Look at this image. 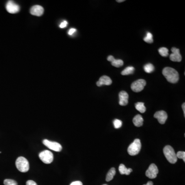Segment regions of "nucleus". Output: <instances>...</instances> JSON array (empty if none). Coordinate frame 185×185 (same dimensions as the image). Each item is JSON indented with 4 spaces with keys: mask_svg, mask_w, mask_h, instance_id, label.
Instances as JSON below:
<instances>
[{
    "mask_svg": "<svg viewBox=\"0 0 185 185\" xmlns=\"http://www.w3.org/2000/svg\"><path fill=\"white\" fill-rule=\"evenodd\" d=\"M163 75L165 76L168 81L171 83L178 82L179 80V74L177 70L170 67H166L162 72Z\"/></svg>",
    "mask_w": 185,
    "mask_h": 185,
    "instance_id": "nucleus-1",
    "label": "nucleus"
},
{
    "mask_svg": "<svg viewBox=\"0 0 185 185\" xmlns=\"http://www.w3.org/2000/svg\"><path fill=\"white\" fill-rule=\"evenodd\" d=\"M163 152L166 159L169 163L172 164L176 163L178 161V158L176 157L175 151L172 147L170 146H165V148H164Z\"/></svg>",
    "mask_w": 185,
    "mask_h": 185,
    "instance_id": "nucleus-2",
    "label": "nucleus"
},
{
    "mask_svg": "<svg viewBox=\"0 0 185 185\" xmlns=\"http://www.w3.org/2000/svg\"><path fill=\"white\" fill-rule=\"evenodd\" d=\"M16 166L19 171L21 172H27L30 169V164L27 159L25 157H19L16 161Z\"/></svg>",
    "mask_w": 185,
    "mask_h": 185,
    "instance_id": "nucleus-3",
    "label": "nucleus"
},
{
    "mask_svg": "<svg viewBox=\"0 0 185 185\" xmlns=\"http://www.w3.org/2000/svg\"><path fill=\"white\" fill-rule=\"evenodd\" d=\"M141 148V141L139 139H136L133 143H132L128 147V152L130 155L135 156L139 153Z\"/></svg>",
    "mask_w": 185,
    "mask_h": 185,
    "instance_id": "nucleus-4",
    "label": "nucleus"
},
{
    "mask_svg": "<svg viewBox=\"0 0 185 185\" xmlns=\"http://www.w3.org/2000/svg\"><path fill=\"white\" fill-rule=\"evenodd\" d=\"M39 158L41 161L46 164H50L54 160V155L52 152L48 150H44L39 154Z\"/></svg>",
    "mask_w": 185,
    "mask_h": 185,
    "instance_id": "nucleus-5",
    "label": "nucleus"
},
{
    "mask_svg": "<svg viewBox=\"0 0 185 185\" xmlns=\"http://www.w3.org/2000/svg\"><path fill=\"white\" fill-rule=\"evenodd\" d=\"M146 85V82L144 79H138L132 83V90L134 92H138L143 91Z\"/></svg>",
    "mask_w": 185,
    "mask_h": 185,
    "instance_id": "nucleus-6",
    "label": "nucleus"
},
{
    "mask_svg": "<svg viewBox=\"0 0 185 185\" xmlns=\"http://www.w3.org/2000/svg\"><path fill=\"white\" fill-rule=\"evenodd\" d=\"M43 144L50 150L56 152H60L62 149L61 144L59 143L48 141L47 139H44L43 141Z\"/></svg>",
    "mask_w": 185,
    "mask_h": 185,
    "instance_id": "nucleus-7",
    "label": "nucleus"
},
{
    "mask_svg": "<svg viewBox=\"0 0 185 185\" xmlns=\"http://www.w3.org/2000/svg\"><path fill=\"white\" fill-rule=\"evenodd\" d=\"M158 173V169L156 165L154 164H152L146 172V175L150 179H154L157 177V174Z\"/></svg>",
    "mask_w": 185,
    "mask_h": 185,
    "instance_id": "nucleus-8",
    "label": "nucleus"
},
{
    "mask_svg": "<svg viewBox=\"0 0 185 185\" xmlns=\"http://www.w3.org/2000/svg\"><path fill=\"white\" fill-rule=\"evenodd\" d=\"M7 11L10 13L14 14L18 13L20 11V7L18 4L15 3L13 1H9L6 5Z\"/></svg>",
    "mask_w": 185,
    "mask_h": 185,
    "instance_id": "nucleus-9",
    "label": "nucleus"
},
{
    "mask_svg": "<svg viewBox=\"0 0 185 185\" xmlns=\"http://www.w3.org/2000/svg\"><path fill=\"white\" fill-rule=\"evenodd\" d=\"M172 54L170 55V59L173 62H181L182 59L181 55L180 54V50L175 47L171 48Z\"/></svg>",
    "mask_w": 185,
    "mask_h": 185,
    "instance_id": "nucleus-10",
    "label": "nucleus"
},
{
    "mask_svg": "<svg viewBox=\"0 0 185 185\" xmlns=\"http://www.w3.org/2000/svg\"><path fill=\"white\" fill-rule=\"evenodd\" d=\"M154 118L157 119L159 124H165L166 121L168 118V115L166 112L164 111H158L154 115Z\"/></svg>",
    "mask_w": 185,
    "mask_h": 185,
    "instance_id": "nucleus-11",
    "label": "nucleus"
},
{
    "mask_svg": "<svg viewBox=\"0 0 185 185\" xmlns=\"http://www.w3.org/2000/svg\"><path fill=\"white\" fill-rule=\"evenodd\" d=\"M119 104L120 106H126L128 104L129 95L126 92L121 91L119 94Z\"/></svg>",
    "mask_w": 185,
    "mask_h": 185,
    "instance_id": "nucleus-12",
    "label": "nucleus"
},
{
    "mask_svg": "<svg viewBox=\"0 0 185 185\" xmlns=\"http://www.w3.org/2000/svg\"><path fill=\"white\" fill-rule=\"evenodd\" d=\"M30 13L32 15L39 17L44 13V8L41 6H33L30 10Z\"/></svg>",
    "mask_w": 185,
    "mask_h": 185,
    "instance_id": "nucleus-13",
    "label": "nucleus"
},
{
    "mask_svg": "<svg viewBox=\"0 0 185 185\" xmlns=\"http://www.w3.org/2000/svg\"><path fill=\"white\" fill-rule=\"evenodd\" d=\"M112 83V81L109 77L107 76H103L99 78L96 84L98 87H101L102 85H110Z\"/></svg>",
    "mask_w": 185,
    "mask_h": 185,
    "instance_id": "nucleus-14",
    "label": "nucleus"
},
{
    "mask_svg": "<svg viewBox=\"0 0 185 185\" xmlns=\"http://www.w3.org/2000/svg\"><path fill=\"white\" fill-rule=\"evenodd\" d=\"M107 61L111 62V64L113 67H122L124 65V61L121 59H115L112 56H109L107 58Z\"/></svg>",
    "mask_w": 185,
    "mask_h": 185,
    "instance_id": "nucleus-15",
    "label": "nucleus"
},
{
    "mask_svg": "<svg viewBox=\"0 0 185 185\" xmlns=\"http://www.w3.org/2000/svg\"><path fill=\"white\" fill-rule=\"evenodd\" d=\"M143 122H144V119H143V117L139 114L136 115L133 119V124L137 127H140L141 126H143Z\"/></svg>",
    "mask_w": 185,
    "mask_h": 185,
    "instance_id": "nucleus-16",
    "label": "nucleus"
},
{
    "mask_svg": "<svg viewBox=\"0 0 185 185\" xmlns=\"http://www.w3.org/2000/svg\"><path fill=\"white\" fill-rule=\"evenodd\" d=\"M119 171L120 174L122 175L125 174V175H128L133 171V170L131 168H127L124 164H121L119 166Z\"/></svg>",
    "mask_w": 185,
    "mask_h": 185,
    "instance_id": "nucleus-17",
    "label": "nucleus"
},
{
    "mask_svg": "<svg viewBox=\"0 0 185 185\" xmlns=\"http://www.w3.org/2000/svg\"><path fill=\"white\" fill-rule=\"evenodd\" d=\"M135 108L139 112L144 113L146 111V108L144 106V103L141 102H139L135 104Z\"/></svg>",
    "mask_w": 185,
    "mask_h": 185,
    "instance_id": "nucleus-18",
    "label": "nucleus"
},
{
    "mask_svg": "<svg viewBox=\"0 0 185 185\" xmlns=\"http://www.w3.org/2000/svg\"><path fill=\"white\" fill-rule=\"evenodd\" d=\"M116 174V170L114 168H112L107 173L106 177V181H110L112 180Z\"/></svg>",
    "mask_w": 185,
    "mask_h": 185,
    "instance_id": "nucleus-19",
    "label": "nucleus"
},
{
    "mask_svg": "<svg viewBox=\"0 0 185 185\" xmlns=\"http://www.w3.org/2000/svg\"><path fill=\"white\" fill-rule=\"evenodd\" d=\"M135 69L133 67H126L124 70H122L121 74L122 75H128L130 74H133Z\"/></svg>",
    "mask_w": 185,
    "mask_h": 185,
    "instance_id": "nucleus-20",
    "label": "nucleus"
},
{
    "mask_svg": "<svg viewBox=\"0 0 185 185\" xmlns=\"http://www.w3.org/2000/svg\"><path fill=\"white\" fill-rule=\"evenodd\" d=\"M144 70L147 73H151L154 70V67L151 63H148L144 66Z\"/></svg>",
    "mask_w": 185,
    "mask_h": 185,
    "instance_id": "nucleus-21",
    "label": "nucleus"
},
{
    "mask_svg": "<svg viewBox=\"0 0 185 185\" xmlns=\"http://www.w3.org/2000/svg\"><path fill=\"white\" fill-rule=\"evenodd\" d=\"M144 40L148 43H152L153 42V36H152V33L150 32H147L146 36L144 37Z\"/></svg>",
    "mask_w": 185,
    "mask_h": 185,
    "instance_id": "nucleus-22",
    "label": "nucleus"
},
{
    "mask_svg": "<svg viewBox=\"0 0 185 185\" xmlns=\"http://www.w3.org/2000/svg\"><path fill=\"white\" fill-rule=\"evenodd\" d=\"M158 52L159 54L164 57H167L169 55V50L168 49L166 48V47H161L158 50Z\"/></svg>",
    "mask_w": 185,
    "mask_h": 185,
    "instance_id": "nucleus-23",
    "label": "nucleus"
},
{
    "mask_svg": "<svg viewBox=\"0 0 185 185\" xmlns=\"http://www.w3.org/2000/svg\"><path fill=\"white\" fill-rule=\"evenodd\" d=\"M113 124H114V126L115 129H119V128H121L122 126V121L116 119L114 120Z\"/></svg>",
    "mask_w": 185,
    "mask_h": 185,
    "instance_id": "nucleus-24",
    "label": "nucleus"
},
{
    "mask_svg": "<svg viewBox=\"0 0 185 185\" xmlns=\"http://www.w3.org/2000/svg\"><path fill=\"white\" fill-rule=\"evenodd\" d=\"M4 185H18L16 181L10 179H6L4 181Z\"/></svg>",
    "mask_w": 185,
    "mask_h": 185,
    "instance_id": "nucleus-25",
    "label": "nucleus"
},
{
    "mask_svg": "<svg viewBox=\"0 0 185 185\" xmlns=\"http://www.w3.org/2000/svg\"><path fill=\"white\" fill-rule=\"evenodd\" d=\"M176 157L178 158H181L185 162V152L184 151H179L176 154Z\"/></svg>",
    "mask_w": 185,
    "mask_h": 185,
    "instance_id": "nucleus-26",
    "label": "nucleus"
},
{
    "mask_svg": "<svg viewBox=\"0 0 185 185\" xmlns=\"http://www.w3.org/2000/svg\"><path fill=\"white\" fill-rule=\"evenodd\" d=\"M67 24H68V23H67V21H63L61 23V24L60 25V27L61 28H65L67 25Z\"/></svg>",
    "mask_w": 185,
    "mask_h": 185,
    "instance_id": "nucleus-27",
    "label": "nucleus"
},
{
    "mask_svg": "<svg viewBox=\"0 0 185 185\" xmlns=\"http://www.w3.org/2000/svg\"><path fill=\"white\" fill-rule=\"evenodd\" d=\"M26 185H37V184L35 181L32 180H29L26 182Z\"/></svg>",
    "mask_w": 185,
    "mask_h": 185,
    "instance_id": "nucleus-28",
    "label": "nucleus"
},
{
    "mask_svg": "<svg viewBox=\"0 0 185 185\" xmlns=\"http://www.w3.org/2000/svg\"><path fill=\"white\" fill-rule=\"evenodd\" d=\"M76 32V29H75V28H71V29L69 30V32H68V34H69V35H72L73 34L75 33Z\"/></svg>",
    "mask_w": 185,
    "mask_h": 185,
    "instance_id": "nucleus-29",
    "label": "nucleus"
},
{
    "mask_svg": "<svg viewBox=\"0 0 185 185\" xmlns=\"http://www.w3.org/2000/svg\"><path fill=\"white\" fill-rule=\"evenodd\" d=\"M70 185H83V184L82 183L81 181H75L70 184Z\"/></svg>",
    "mask_w": 185,
    "mask_h": 185,
    "instance_id": "nucleus-30",
    "label": "nucleus"
},
{
    "mask_svg": "<svg viewBox=\"0 0 185 185\" xmlns=\"http://www.w3.org/2000/svg\"><path fill=\"white\" fill-rule=\"evenodd\" d=\"M182 108H183V110L184 113V116H185V104L184 103L182 104Z\"/></svg>",
    "mask_w": 185,
    "mask_h": 185,
    "instance_id": "nucleus-31",
    "label": "nucleus"
},
{
    "mask_svg": "<svg viewBox=\"0 0 185 185\" xmlns=\"http://www.w3.org/2000/svg\"><path fill=\"white\" fill-rule=\"evenodd\" d=\"M153 185V183L152 181H148L146 184H144V185Z\"/></svg>",
    "mask_w": 185,
    "mask_h": 185,
    "instance_id": "nucleus-32",
    "label": "nucleus"
},
{
    "mask_svg": "<svg viewBox=\"0 0 185 185\" xmlns=\"http://www.w3.org/2000/svg\"><path fill=\"white\" fill-rule=\"evenodd\" d=\"M117 2H119V3H121V2H124V0H117L116 1Z\"/></svg>",
    "mask_w": 185,
    "mask_h": 185,
    "instance_id": "nucleus-33",
    "label": "nucleus"
},
{
    "mask_svg": "<svg viewBox=\"0 0 185 185\" xmlns=\"http://www.w3.org/2000/svg\"><path fill=\"white\" fill-rule=\"evenodd\" d=\"M107 185V184H104V185Z\"/></svg>",
    "mask_w": 185,
    "mask_h": 185,
    "instance_id": "nucleus-34",
    "label": "nucleus"
}]
</instances>
